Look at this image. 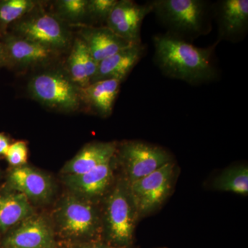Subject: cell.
Masks as SVG:
<instances>
[{"mask_svg":"<svg viewBox=\"0 0 248 248\" xmlns=\"http://www.w3.org/2000/svg\"><path fill=\"white\" fill-rule=\"evenodd\" d=\"M117 0H89L87 17L95 22H107Z\"/></svg>","mask_w":248,"mask_h":248,"instance_id":"cb8c5ba5","label":"cell"},{"mask_svg":"<svg viewBox=\"0 0 248 248\" xmlns=\"http://www.w3.org/2000/svg\"><path fill=\"white\" fill-rule=\"evenodd\" d=\"M153 11L169 29L168 33L193 39L210 31V6L202 0H155Z\"/></svg>","mask_w":248,"mask_h":248,"instance_id":"277c9868","label":"cell"},{"mask_svg":"<svg viewBox=\"0 0 248 248\" xmlns=\"http://www.w3.org/2000/svg\"><path fill=\"white\" fill-rule=\"evenodd\" d=\"M89 0H60L57 1V12L63 22L77 23L87 17Z\"/></svg>","mask_w":248,"mask_h":248,"instance_id":"603a6c76","label":"cell"},{"mask_svg":"<svg viewBox=\"0 0 248 248\" xmlns=\"http://www.w3.org/2000/svg\"><path fill=\"white\" fill-rule=\"evenodd\" d=\"M79 35L91 56L97 63L122 49L135 45L121 38L110 29L103 26H85L80 30Z\"/></svg>","mask_w":248,"mask_h":248,"instance_id":"5bb4252c","label":"cell"},{"mask_svg":"<svg viewBox=\"0 0 248 248\" xmlns=\"http://www.w3.org/2000/svg\"><path fill=\"white\" fill-rule=\"evenodd\" d=\"M139 218L126 179H121L106 195L102 210L103 241L130 248Z\"/></svg>","mask_w":248,"mask_h":248,"instance_id":"3957f363","label":"cell"},{"mask_svg":"<svg viewBox=\"0 0 248 248\" xmlns=\"http://www.w3.org/2000/svg\"><path fill=\"white\" fill-rule=\"evenodd\" d=\"M122 82L117 79L103 80L80 88L82 106L99 117H109L113 110Z\"/></svg>","mask_w":248,"mask_h":248,"instance_id":"2e32d148","label":"cell"},{"mask_svg":"<svg viewBox=\"0 0 248 248\" xmlns=\"http://www.w3.org/2000/svg\"><path fill=\"white\" fill-rule=\"evenodd\" d=\"M155 60L169 78L199 84L215 79L217 71L213 62L215 46L199 48L169 33L153 37Z\"/></svg>","mask_w":248,"mask_h":248,"instance_id":"6da1fadb","label":"cell"},{"mask_svg":"<svg viewBox=\"0 0 248 248\" xmlns=\"http://www.w3.org/2000/svg\"><path fill=\"white\" fill-rule=\"evenodd\" d=\"M11 144L9 136L4 133H0V158L4 157Z\"/></svg>","mask_w":248,"mask_h":248,"instance_id":"4316f807","label":"cell"},{"mask_svg":"<svg viewBox=\"0 0 248 248\" xmlns=\"http://www.w3.org/2000/svg\"><path fill=\"white\" fill-rule=\"evenodd\" d=\"M152 11L151 1L141 5L131 0L117 1L108 17L106 27L124 40L141 45L142 23Z\"/></svg>","mask_w":248,"mask_h":248,"instance_id":"30bf717a","label":"cell"},{"mask_svg":"<svg viewBox=\"0 0 248 248\" xmlns=\"http://www.w3.org/2000/svg\"><path fill=\"white\" fill-rule=\"evenodd\" d=\"M1 35L0 32V68L6 67V55H5L4 47L1 40Z\"/></svg>","mask_w":248,"mask_h":248,"instance_id":"83f0119b","label":"cell"},{"mask_svg":"<svg viewBox=\"0 0 248 248\" xmlns=\"http://www.w3.org/2000/svg\"><path fill=\"white\" fill-rule=\"evenodd\" d=\"M7 187L20 192L35 203L48 202L53 193V184L49 176L30 166L13 168L8 173Z\"/></svg>","mask_w":248,"mask_h":248,"instance_id":"4fadbf2b","label":"cell"},{"mask_svg":"<svg viewBox=\"0 0 248 248\" xmlns=\"http://www.w3.org/2000/svg\"><path fill=\"white\" fill-rule=\"evenodd\" d=\"M219 40L234 41L244 35L248 24V0H224L217 9Z\"/></svg>","mask_w":248,"mask_h":248,"instance_id":"9a60e30c","label":"cell"},{"mask_svg":"<svg viewBox=\"0 0 248 248\" xmlns=\"http://www.w3.org/2000/svg\"><path fill=\"white\" fill-rule=\"evenodd\" d=\"M33 214L30 201L25 195L9 189L0 192V236Z\"/></svg>","mask_w":248,"mask_h":248,"instance_id":"d6986e66","label":"cell"},{"mask_svg":"<svg viewBox=\"0 0 248 248\" xmlns=\"http://www.w3.org/2000/svg\"><path fill=\"white\" fill-rule=\"evenodd\" d=\"M175 164H165L155 172L128 184L139 218L146 217L161 206L172 191Z\"/></svg>","mask_w":248,"mask_h":248,"instance_id":"52a82bcc","label":"cell"},{"mask_svg":"<svg viewBox=\"0 0 248 248\" xmlns=\"http://www.w3.org/2000/svg\"><path fill=\"white\" fill-rule=\"evenodd\" d=\"M54 220L55 234L68 244L102 240V212L95 202L68 194L56 207Z\"/></svg>","mask_w":248,"mask_h":248,"instance_id":"7a4b0ae2","label":"cell"},{"mask_svg":"<svg viewBox=\"0 0 248 248\" xmlns=\"http://www.w3.org/2000/svg\"><path fill=\"white\" fill-rule=\"evenodd\" d=\"M117 143L115 141H95L88 143L62 169L63 175L84 174L107 162L115 156Z\"/></svg>","mask_w":248,"mask_h":248,"instance_id":"e0dca14e","label":"cell"},{"mask_svg":"<svg viewBox=\"0 0 248 248\" xmlns=\"http://www.w3.org/2000/svg\"><path fill=\"white\" fill-rule=\"evenodd\" d=\"M4 157L13 168L27 165L29 157L27 142L21 140L11 143Z\"/></svg>","mask_w":248,"mask_h":248,"instance_id":"d4e9b609","label":"cell"},{"mask_svg":"<svg viewBox=\"0 0 248 248\" xmlns=\"http://www.w3.org/2000/svg\"><path fill=\"white\" fill-rule=\"evenodd\" d=\"M0 248H1V244H0Z\"/></svg>","mask_w":248,"mask_h":248,"instance_id":"f1b7e54d","label":"cell"},{"mask_svg":"<svg viewBox=\"0 0 248 248\" xmlns=\"http://www.w3.org/2000/svg\"><path fill=\"white\" fill-rule=\"evenodd\" d=\"M28 92L42 105L62 112H73L82 107L80 88L60 70L46 71L34 76Z\"/></svg>","mask_w":248,"mask_h":248,"instance_id":"5b68a950","label":"cell"},{"mask_svg":"<svg viewBox=\"0 0 248 248\" xmlns=\"http://www.w3.org/2000/svg\"><path fill=\"white\" fill-rule=\"evenodd\" d=\"M213 186L217 190L248 195V169L246 165L233 166L223 171L214 181Z\"/></svg>","mask_w":248,"mask_h":248,"instance_id":"44dd1931","label":"cell"},{"mask_svg":"<svg viewBox=\"0 0 248 248\" xmlns=\"http://www.w3.org/2000/svg\"><path fill=\"white\" fill-rule=\"evenodd\" d=\"M11 33L60 53L71 45L66 24L57 15L40 11L14 24Z\"/></svg>","mask_w":248,"mask_h":248,"instance_id":"8992f818","label":"cell"},{"mask_svg":"<svg viewBox=\"0 0 248 248\" xmlns=\"http://www.w3.org/2000/svg\"><path fill=\"white\" fill-rule=\"evenodd\" d=\"M54 226L46 217H28L5 234L1 248H57Z\"/></svg>","mask_w":248,"mask_h":248,"instance_id":"9c48e42d","label":"cell"},{"mask_svg":"<svg viewBox=\"0 0 248 248\" xmlns=\"http://www.w3.org/2000/svg\"><path fill=\"white\" fill-rule=\"evenodd\" d=\"M66 248H123L115 247L107 244L103 240H94V241H85V242L68 244Z\"/></svg>","mask_w":248,"mask_h":248,"instance_id":"484cf974","label":"cell"},{"mask_svg":"<svg viewBox=\"0 0 248 248\" xmlns=\"http://www.w3.org/2000/svg\"><path fill=\"white\" fill-rule=\"evenodd\" d=\"M37 3L32 0H0V32L35 9Z\"/></svg>","mask_w":248,"mask_h":248,"instance_id":"7402d4cb","label":"cell"},{"mask_svg":"<svg viewBox=\"0 0 248 248\" xmlns=\"http://www.w3.org/2000/svg\"><path fill=\"white\" fill-rule=\"evenodd\" d=\"M97 66V62L91 56L84 42L77 37L67 60L66 73L72 81L79 88L89 86L95 75Z\"/></svg>","mask_w":248,"mask_h":248,"instance_id":"ffe728a7","label":"cell"},{"mask_svg":"<svg viewBox=\"0 0 248 248\" xmlns=\"http://www.w3.org/2000/svg\"><path fill=\"white\" fill-rule=\"evenodd\" d=\"M143 51L141 44L133 45L99 62L91 84L107 79L123 81L141 60Z\"/></svg>","mask_w":248,"mask_h":248,"instance_id":"ac0fdd59","label":"cell"},{"mask_svg":"<svg viewBox=\"0 0 248 248\" xmlns=\"http://www.w3.org/2000/svg\"><path fill=\"white\" fill-rule=\"evenodd\" d=\"M114 159L115 156L84 174L63 175V182L71 193L95 202L107 195L112 187Z\"/></svg>","mask_w":248,"mask_h":248,"instance_id":"7c38bea8","label":"cell"},{"mask_svg":"<svg viewBox=\"0 0 248 248\" xmlns=\"http://www.w3.org/2000/svg\"><path fill=\"white\" fill-rule=\"evenodd\" d=\"M6 55V67L22 70L48 63L56 58L58 53L11 33L1 35Z\"/></svg>","mask_w":248,"mask_h":248,"instance_id":"8fae6325","label":"cell"},{"mask_svg":"<svg viewBox=\"0 0 248 248\" xmlns=\"http://www.w3.org/2000/svg\"><path fill=\"white\" fill-rule=\"evenodd\" d=\"M118 154L128 184L146 177L165 164L172 161L170 155L161 147L140 141L117 145Z\"/></svg>","mask_w":248,"mask_h":248,"instance_id":"ba28073f","label":"cell"}]
</instances>
